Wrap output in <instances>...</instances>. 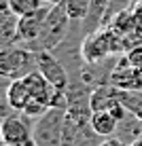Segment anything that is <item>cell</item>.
Returning a JSON list of instances; mask_svg holds the SVG:
<instances>
[{"label":"cell","instance_id":"1","mask_svg":"<svg viewBox=\"0 0 142 146\" xmlns=\"http://www.w3.org/2000/svg\"><path fill=\"white\" fill-rule=\"evenodd\" d=\"M70 23H72V19H70L68 11L64 9V4L55 2L43 23L38 40L30 49L32 51H53V49L62 47V42L70 34Z\"/></svg>","mask_w":142,"mask_h":146},{"label":"cell","instance_id":"2","mask_svg":"<svg viewBox=\"0 0 142 146\" xmlns=\"http://www.w3.org/2000/svg\"><path fill=\"white\" fill-rule=\"evenodd\" d=\"M38 70L36 62V51H32L26 44H13L4 47L0 53V74L4 78H23L30 72Z\"/></svg>","mask_w":142,"mask_h":146},{"label":"cell","instance_id":"3","mask_svg":"<svg viewBox=\"0 0 142 146\" xmlns=\"http://www.w3.org/2000/svg\"><path fill=\"white\" fill-rule=\"evenodd\" d=\"M64 123H66V108L51 106L43 117L34 121V131L32 140L38 146H64Z\"/></svg>","mask_w":142,"mask_h":146},{"label":"cell","instance_id":"4","mask_svg":"<svg viewBox=\"0 0 142 146\" xmlns=\"http://www.w3.org/2000/svg\"><path fill=\"white\" fill-rule=\"evenodd\" d=\"M34 119L26 117L23 112L13 110L11 114L2 119L0 125V133H2V144L7 146H23L28 142H32V131H34Z\"/></svg>","mask_w":142,"mask_h":146},{"label":"cell","instance_id":"5","mask_svg":"<svg viewBox=\"0 0 142 146\" xmlns=\"http://www.w3.org/2000/svg\"><path fill=\"white\" fill-rule=\"evenodd\" d=\"M36 62H38L40 74H43V76L47 78L55 89L66 91V89L70 87L72 78H70L68 70H66V66L55 57L51 51H36Z\"/></svg>","mask_w":142,"mask_h":146},{"label":"cell","instance_id":"6","mask_svg":"<svg viewBox=\"0 0 142 146\" xmlns=\"http://www.w3.org/2000/svg\"><path fill=\"white\" fill-rule=\"evenodd\" d=\"M110 53H113L110 34L102 32V30L91 32L81 44V57L85 64H102V59H106Z\"/></svg>","mask_w":142,"mask_h":146},{"label":"cell","instance_id":"7","mask_svg":"<svg viewBox=\"0 0 142 146\" xmlns=\"http://www.w3.org/2000/svg\"><path fill=\"white\" fill-rule=\"evenodd\" d=\"M53 4H47V7L38 9V11L23 15L19 17V44H26V47H32L34 42L40 36V30H43V23L47 19L49 11H51Z\"/></svg>","mask_w":142,"mask_h":146},{"label":"cell","instance_id":"8","mask_svg":"<svg viewBox=\"0 0 142 146\" xmlns=\"http://www.w3.org/2000/svg\"><path fill=\"white\" fill-rule=\"evenodd\" d=\"M119 87H115L113 83H102V85H95L91 89V110H113L117 104L121 102L119 100Z\"/></svg>","mask_w":142,"mask_h":146},{"label":"cell","instance_id":"9","mask_svg":"<svg viewBox=\"0 0 142 146\" xmlns=\"http://www.w3.org/2000/svg\"><path fill=\"white\" fill-rule=\"evenodd\" d=\"M4 100H7V106L11 110L23 112V108H26L30 104V100H32V91H30L28 83L23 78H15V80H11V85L7 87V95H4Z\"/></svg>","mask_w":142,"mask_h":146},{"label":"cell","instance_id":"10","mask_svg":"<svg viewBox=\"0 0 142 146\" xmlns=\"http://www.w3.org/2000/svg\"><path fill=\"white\" fill-rule=\"evenodd\" d=\"M89 125L102 138H113L119 131V117H117L113 110H95L89 119Z\"/></svg>","mask_w":142,"mask_h":146},{"label":"cell","instance_id":"11","mask_svg":"<svg viewBox=\"0 0 142 146\" xmlns=\"http://www.w3.org/2000/svg\"><path fill=\"white\" fill-rule=\"evenodd\" d=\"M119 100H121V104H123L134 117H138L142 121V91L121 89V91H119Z\"/></svg>","mask_w":142,"mask_h":146},{"label":"cell","instance_id":"12","mask_svg":"<svg viewBox=\"0 0 142 146\" xmlns=\"http://www.w3.org/2000/svg\"><path fill=\"white\" fill-rule=\"evenodd\" d=\"M62 4L72 21H85L91 9V0H62Z\"/></svg>","mask_w":142,"mask_h":146},{"label":"cell","instance_id":"13","mask_svg":"<svg viewBox=\"0 0 142 146\" xmlns=\"http://www.w3.org/2000/svg\"><path fill=\"white\" fill-rule=\"evenodd\" d=\"M47 4H53V2H49V0H9V7L17 17L30 15V13L38 11V9L47 7Z\"/></svg>","mask_w":142,"mask_h":146},{"label":"cell","instance_id":"14","mask_svg":"<svg viewBox=\"0 0 142 146\" xmlns=\"http://www.w3.org/2000/svg\"><path fill=\"white\" fill-rule=\"evenodd\" d=\"M110 0H91V9H89V15L85 21L91 26V32H95V28L102 23V15L106 13V9H108Z\"/></svg>","mask_w":142,"mask_h":146},{"label":"cell","instance_id":"15","mask_svg":"<svg viewBox=\"0 0 142 146\" xmlns=\"http://www.w3.org/2000/svg\"><path fill=\"white\" fill-rule=\"evenodd\" d=\"M102 140L104 138L100 133H95L93 129H91V125H85V127L79 131V135H77V140H74L72 146H100Z\"/></svg>","mask_w":142,"mask_h":146},{"label":"cell","instance_id":"16","mask_svg":"<svg viewBox=\"0 0 142 146\" xmlns=\"http://www.w3.org/2000/svg\"><path fill=\"white\" fill-rule=\"evenodd\" d=\"M49 108H51V106H47L45 102H40V100H34V98H32V100H30V104H28L26 108H23V114L36 121L38 117H43V114L47 112Z\"/></svg>","mask_w":142,"mask_h":146},{"label":"cell","instance_id":"17","mask_svg":"<svg viewBox=\"0 0 142 146\" xmlns=\"http://www.w3.org/2000/svg\"><path fill=\"white\" fill-rule=\"evenodd\" d=\"M100 146H131V144L125 142V140H121V138H115V135H113V138H104Z\"/></svg>","mask_w":142,"mask_h":146},{"label":"cell","instance_id":"18","mask_svg":"<svg viewBox=\"0 0 142 146\" xmlns=\"http://www.w3.org/2000/svg\"><path fill=\"white\" fill-rule=\"evenodd\" d=\"M127 59H129L131 64H134V66H138V68H142V49H136V51H131Z\"/></svg>","mask_w":142,"mask_h":146},{"label":"cell","instance_id":"19","mask_svg":"<svg viewBox=\"0 0 142 146\" xmlns=\"http://www.w3.org/2000/svg\"><path fill=\"white\" fill-rule=\"evenodd\" d=\"M129 91H142V68L136 66V80H134V89Z\"/></svg>","mask_w":142,"mask_h":146},{"label":"cell","instance_id":"20","mask_svg":"<svg viewBox=\"0 0 142 146\" xmlns=\"http://www.w3.org/2000/svg\"><path fill=\"white\" fill-rule=\"evenodd\" d=\"M131 146H142V135H140L138 140H134V142H131Z\"/></svg>","mask_w":142,"mask_h":146},{"label":"cell","instance_id":"21","mask_svg":"<svg viewBox=\"0 0 142 146\" xmlns=\"http://www.w3.org/2000/svg\"><path fill=\"white\" fill-rule=\"evenodd\" d=\"M51 2H53V4H55V2H62V0H51Z\"/></svg>","mask_w":142,"mask_h":146}]
</instances>
